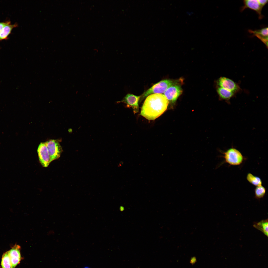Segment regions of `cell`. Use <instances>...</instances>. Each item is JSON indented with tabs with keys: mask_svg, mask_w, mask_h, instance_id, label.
<instances>
[{
	"mask_svg": "<svg viewBox=\"0 0 268 268\" xmlns=\"http://www.w3.org/2000/svg\"><path fill=\"white\" fill-rule=\"evenodd\" d=\"M168 103V100L163 94L150 95L146 97L140 114L148 120H154L166 110Z\"/></svg>",
	"mask_w": 268,
	"mask_h": 268,
	"instance_id": "1",
	"label": "cell"
},
{
	"mask_svg": "<svg viewBox=\"0 0 268 268\" xmlns=\"http://www.w3.org/2000/svg\"><path fill=\"white\" fill-rule=\"evenodd\" d=\"M176 82L177 81L169 79L164 80L158 82L153 85L141 95L140 100L152 94L164 93L169 87L176 84Z\"/></svg>",
	"mask_w": 268,
	"mask_h": 268,
	"instance_id": "2",
	"label": "cell"
},
{
	"mask_svg": "<svg viewBox=\"0 0 268 268\" xmlns=\"http://www.w3.org/2000/svg\"><path fill=\"white\" fill-rule=\"evenodd\" d=\"M223 157L225 161L230 165L236 166L241 164L244 158L241 153L234 148H230L224 153Z\"/></svg>",
	"mask_w": 268,
	"mask_h": 268,
	"instance_id": "3",
	"label": "cell"
},
{
	"mask_svg": "<svg viewBox=\"0 0 268 268\" xmlns=\"http://www.w3.org/2000/svg\"><path fill=\"white\" fill-rule=\"evenodd\" d=\"M50 155L51 162L60 156L62 149L58 141L51 140L45 142Z\"/></svg>",
	"mask_w": 268,
	"mask_h": 268,
	"instance_id": "4",
	"label": "cell"
},
{
	"mask_svg": "<svg viewBox=\"0 0 268 268\" xmlns=\"http://www.w3.org/2000/svg\"><path fill=\"white\" fill-rule=\"evenodd\" d=\"M140 97L141 96L128 94L122 100L118 101L117 103L122 102L126 104L127 107L131 108L134 113L135 114L139 111V102Z\"/></svg>",
	"mask_w": 268,
	"mask_h": 268,
	"instance_id": "5",
	"label": "cell"
},
{
	"mask_svg": "<svg viewBox=\"0 0 268 268\" xmlns=\"http://www.w3.org/2000/svg\"><path fill=\"white\" fill-rule=\"evenodd\" d=\"M182 92L180 86L176 83L169 87L164 93V95L168 101L174 103Z\"/></svg>",
	"mask_w": 268,
	"mask_h": 268,
	"instance_id": "6",
	"label": "cell"
},
{
	"mask_svg": "<svg viewBox=\"0 0 268 268\" xmlns=\"http://www.w3.org/2000/svg\"><path fill=\"white\" fill-rule=\"evenodd\" d=\"M219 87H220L234 93L238 91L240 89L239 85L232 80L225 77H220L218 79V83Z\"/></svg>",
	"mask_w": 268,
	"mask_h": 268,
	"instance_id": "7",
	"label": "cell"
},
{
	"mask_svg": "<svg viewBox=\"0 0 268 268\" xmlns=\"http://www.w3.org/2000/svg\"><path fill=\"white\" fill-rule=\"evenodd\" d=\"M39 161L43 167H47L51 162L48 150L45 143H41L37 149Z\"/></svg>",
	"mask_w": 268,
	"mask_h": 268,
	"instance_id": "8",
	"label": "cell"
},
{
	"mask_svg": "<svg viewBox=\"0 0 268 268\" xmlns=\"http://www.w3.org/2000/svg\"><path fill=\"white\" fill-rule=\"evenodd\" d=\"M243 2L244 5L241 8V11L246 9L249 8L255 11L260 19H262L264 17L261 13L263 7L260 4L258 0H244Z\"/></svg>",
	"mask_w": 268,
	"mask_h": 268,
	"instance_id": "9",
	"label": "cell"
},
{
	"mask_svg": "<svg viewBox=\"0 0 268 268\" xmlns=\"http://www.w3.org/2000/svg\"><path fill=\"white\" fill-rule=\"evenodd\" d=\"M20 248V246L19 245L16 244L8 251L12 268H15L20 263L21 259Z\"/></svg>",
	"mask_w": 268,
	"mask_h": 268,
	"instance_id": "10",
	"label": "cell"
},
{
	"mask_svg": "<svg viewBox=\"0 0 268 268\" xmlns=\"http://www.w3.org/2000/svg\"><path fill=\"white\" fill-rule=\"evenodd\" d=\"M248 32L259 39L268 47V27H265L261 29L253 30H250Z\"/></svg>",
	"mask_w": 268,
	"mask_h": 268,
	"instance_id": "11",
	"label": "cell"
},
{
	"mask_svg": "<svg viewBox=\"0 0 268 268\" xmlns=\"http://www.w3.org/2000/svg\"><path fill=\"white\" fill-rule=\"evenodd\" d=\"M217 91L221 99L227 102H228L234 94L232 92L220 87L217 88Z\"/></svg>",
	"mask_w": 268,
	"mask_h": 268,
	"instance_id": "12",
	"label": "cell"
},
{
	"mask_svg": "<svg viewBox=\"0 0 268 268\" xmlns=\"http://www.w3.org/2000/svg\"><path fill=\"white\" fill-rule=\"evenodd\" d=\"M17 26V24H11L10 23L6 25L0 32V40L7 38L13 29Z\"/></svg>",
	"mask_w": 268,
	"mask_h": 268,
	"instance_id": "13",
	"label": "cell"
},
{
	"mask_svg": "<svg viewBox=\"0 0 268 268\" xmlns=\"http://www.w3.org/2000/svg\"><path fill=\"white\" fill-rule=\"evenodd\" d=\"M253 226L255 228L261 231L267 237L268 236V219L262 220L258 223H255Z\"/></svg>",
	"mask_w": 268,
	"mask_h": 268,
	"instance_id": "14",
	"label": "cell"
},
{
	"mask_svg": "<svg viewBox=\"0 0 268 268\" xmlns=\"http://www.w3.org/2000/svg\"><path fill=\"white\" fill-rule=\"evenodd\" d=\"M246 179L249 182L256 186L262 185V181L261 179L259 177L254 176L250 173L247 174Z\"/></svg>",
	"mask_w": 268,
	"mask_h": 268,
	"instance_id": "15",
	"label": "cell"
},
{
	"mask_svg": "<svg viewBox=\"0 0 268 268\" xmlns=\"http://www.w3.org/2000/svg\"><path fill=\"white\" fill-rule=\"evenodd\" d=\"M1 265L2 268H12V264L8 254V251L3 255Z\"/></svg>",
	"mask_w": 268,
	"mask_h": 268,
	"instance_id": "16",
	"label": "cell"
},
{
	"mask_svg": "<svg viewBox=\"0 0 268 268\" xmlns=\"http://www.w3.org/2000/svg\"><path fill=\"white\" fill-rule=\"evenodd\" d=\"M255 197L257 199L263 198L266 192V188L262 185L256 186L255 190Z\"/></svg>",
	"mask_w": 268,
	"mask_h": 268,
	"instance_id": "17",
	"label": "cell"
},
{
	"mask_svg": "<svg viewBox=\"0 0 268 268\" xmlns=\"http://www.w3.org/2000/svg\"><path fill=\"white\" fill-rule=\"evenodd\" d=\"M10 23V21H7L5 22H0V32L6 25Z\"/></svg>",
	"mask_w": 268,
	"mask_h": 268,
	"instance_id": "18",
	"label": "cell"
},
{
	"mask_svg": "<svg viewBox=\"0 0 268 268\" xmlns=\"http://www.w3.org/2000/svg\"><path fill=\"white\" fill-rule=\"evenodd\" d=\"M258 1L261 5L263 7L267 3L268 1V0H258Z\"/></svg>",
	"mask_w": 268,
	"mask_h": 268,
	"instance_id": "19",
	"label": "cell"
},
{
	"mask_svg": "<svg viewBox=\"0 0 268 268\" xmlns=\"http://www.w3.org/2000/svg\"><path fill=\"white\" fill-rule=\"evenodd\" d=\"M88 268V267H85V268Z\"/></svg>",
	"mask_w": 268,
	"mask_h": 268,
	"instance_id": "20",
	"label": "cell"
}]
</instances>
